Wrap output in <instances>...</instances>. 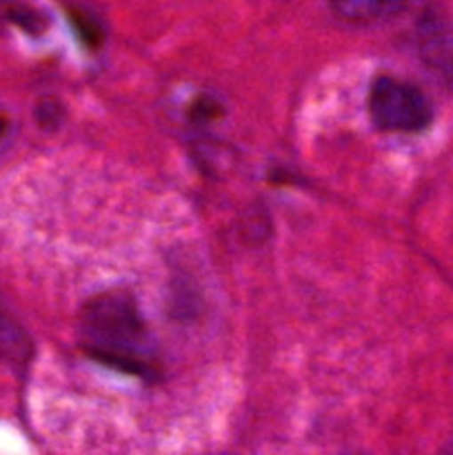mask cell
Returning <instances> with one entry per match:
<instances>
[{"label":"cell","mask_w":453,"mask_h":455,"mask_svg":"<svg viewBox=\"0 0 453 455\" xmlns=\"http://www.w3.org/2000/svg\"><path fill=\"white\" fill-rule=\"evenodd\" d=\"M80 336L84 351L98 363L133 376H154V342L140 311L129 296L107 293L93 298L83 311Z\"/></svg>","instance_id":"6da1fadb"},{"label":"cell","mask_w":453,"mask_h":455,"mask_svg":"<svg viewBox=\"0 0 453 455\" xmlns=\"http://www.w3.org/2000/svg\"><path fill=\"white\" fill-rule=\"evenodd\" d=\"M369 114L382 132L417 133L431 124L433 107L416 84L393 76H380L369 92Z\"/></svg>","instance_id":"7a4b0ae2"},{"label":"cell","mask_w":453,"mask_h":455,"mask_svg":"<svg viewBox=\"0 0 453 455\" xmlns=\"http://www.w3.org/2000/svg\"><path fill=\"white\" fill-rule=\"evenodd\" d=\"M420 56L435 78L453 89V25L431 22L420 38Z\"/></svg>","instance_id":"3957f363"},{"label":"cell","mask_w":453,"mask_h":455,"mask_svg":"<svg viewBox=\"0 0 453 455\" xmlns=\"http://www.w3.org/2000/svg\"><path fill=\"white\" fill-rule=\"evenodd\" d=\"M333 13L351 25H373L393 18L407 0H329Z\"/></svg>","instance_id":"277c9868"},{"label":"cell","mask_w":453,"mask_h":455,"mask_svg":"<svg viewBox=\"0 0 453 455\" xmlns=\"http://www.w3.org/2000/svg\"><path fill=\"white\" fill-rule=\"evenodd\" d=\"M29 351V338L0 302V358L22 363V360H27Z\"/></svg>","instance_id":"5b68a950"},{"label":"cell","mask_w":453,"mask_h":455,"mask_svg":"<svg viewBox=\"0 0 453 455\" xmlns=\"http://www.w3.org/2000/svg\"><path fill=\"white\" fill-rule=\"evenodd\" d=\"M4 129H7V120H4V118H3V116H0V138H3Z\"/></svg>","instance_id":"8992f818"}]
</instances>
